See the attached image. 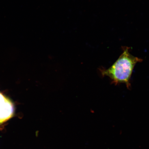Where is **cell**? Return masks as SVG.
<instances>
[{"label": "cell", "instance_id": "1", "mask_svg": "<svg viewBox=\"0 0 149 149\" xmlns=\"http://www.w3.org/2000/svg\"><path fill=\"white\" fill-rule=\"evenodd\" d=\"M130 48L123 47L122 54L111 67L100 69L102 76L109 77L115 85L125 84L128 88L131 86L130 80L134 68L138 63L142 61V59L130 53Z\"/></svg>", "mask_w": 149, "mask_h": 149}]
</instances>
